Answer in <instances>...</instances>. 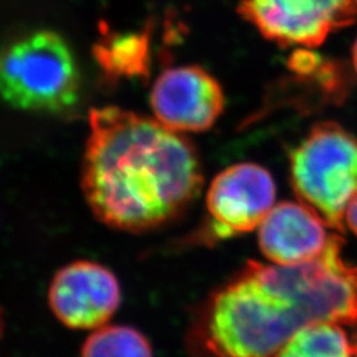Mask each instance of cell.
Instances as JSON below:
<instances>
[{"instance_id": "6da1fadb", "label": "cell", "mask_w": 357, "mask_h": 357, "mask_svg": "<svg viewBox=\"0 0 357 357\" xmlns=\"http://www.w3.org/2000/svg\"><path fill=\"white\" fill-rule=\"evenodd\" d=\"M203 181L200 156L184 134L121 107L90 110L81 188L105 225L158 229L185 212Z\"/></svg>"}, {"instance_id": "7a4b0ae2", "label": "cell", "mask_w": 357, "mask_h": 357, "mask_svg": "<svg viewBox=\"0 0 357 357\" xmlns=\"http://www.w3.org/2000/svg\"><path fill=\"white\" fill-rule=\"evenodd\" d=\"M339 236L319 258L295 266L250 261L206 302L195 337L213 357H273L319 323L357 321V265Z\"/></svg>"}, {"instance_id": "3957f363", "label": "cell", "mask_w": 357, "mask_h": 357, "mask_svg": "<svg viewBox=\"0 0 357 357\" xmlns=\"http://www.w3.org/2000/svg\"><path fill=\"white\" fill-rule=\"evenodd\" d=\"M81 70L60 33L41 29L0 48V100L23 112L60 114L76 106Z\"/></svg>"}, {"instance_id": "277c9868", "label": "cell", "mask_w": 357, "mask_h": 357, "mask_svg": "<svg viewBox=\"0 0 357 357\" xmlns=\"http://www.w3.org/2000/svg\"><path fill=\"white\" fill-rule=\"evenodd\" d=\"M299 202L331 229L344 231L345 211L357 193V138L335 122L315 123L289 156Z\"/></svg>"}, {"instance_id": "5b68a950", "label": "cell", "mask_w": 357, "mask_h": 357, "mask_svg": "<svg viewBox=\"0 0 357 357\" xmlns=\"http://www.w3.org/2000/svg\"><path fill=\"white\" fill-rule=\"evenodd\" d=\"M237 13L281 47L315 48L357 20L355 0H241Z\"/></svg>"}, {"instance_id": "8992f818", "label": "cell", "mask_w": 357, "mask_h": 357, "mask_svg": "<svg viewBox=\"0 0 357 357\" xmlns=\"http://www.w3.org/2000/svg\"><path fill=\"white\" fill-rule=\"evenodd\" d=\"M275 195L274 178L259 165L243 162L222 169L206 192L209 236L228 240L259 228Z\"/></svg>"}, {"instance_id": "52a82bcc", "label": "cell", "mask_w": 357, "mask_h": 357, "mask_svg": "<svg viewBox=\"0 0 357 357\" xmlns=\"http://www.w3.org/2000/svg\"><path fill=\"white\" fill-rule=\"evenodd\" d=\"M150 106L155 119L172 131L204 132L224 113L225 96L204 68L180 65L168 68L155 79Z\"/></svg>"}, {"instance_id": "ba28073f", "label": "cell", "mask_w": 357, "mask_h": 357, "mask_svg": "<svg viewBox=\"0 0 357 357\" xmlns=\"http://www.w3.org/2000/svg\"><path fill=\"white\" fill-rule=\"evenodd\" d=\"M122 289L110 268L79 259L60 268L50 284L48 303L53 315L72 330H97L114 317Z\"/></svg>"}, {"instance_id": "9c48e42d", "label": "cell", "mask_w": 357, "mask_h": 357, "mask_svg": "<svg viewBox=\"0 0 357 357\" xmlns=\"http://www.w3.org/2000/svg\"><path fill=\"white\" fill-rule=\"evenodd\" d=\"M339 236L302 202H281L259 225L258 245L271 264L295 266L319 258Z\"/></svg>"}, {"instance_id": "30bf717a", "label": "cell", "mask_w": 357, "mask_h": 357, "mask_svg": "<svg viewBox=\"0 0 357 357\" xmlns=\"http://www.w3.org/2000/svg\"><path fill=\"white\" fill-rule=\"evenodd\" d=\"M94 57L110 78L147 77L151 65L150 33H107L96 44Z\"/></svg>"}, {"instance_id": "8fae6325", "label": "cell", "mask_w": 357, "mask_h": 357, "mask_svg": "<svg viewBox=\"0 0 357 357\" xmlns=\"http://www.w3.org/2000/svg\"><path fill=\"white\" fill-rule=\"evenodd\" d=\"M343 324L319 323L298 332L273 357H354Z\"/></svg>"}, {"instance_id": "7c38bea8", "label": "cell", "mask_w": 357, "mask_h": 357, "mask_svg": "<svg viewBox=\"0 0 357 357\" xmlns=\"http://www.w3.org/2000/svg\"><path fill=\"white\" fill-rule=\"evenodd\" d=\"M81 357H153L149 339L130 326H103L91 332Z\"/></svg>"}, {"instance_id": "4fadbf2b", "label": "cell", "mask_w": 357, "mask_h": 357, "mask_svg": "<svg viewBox=\"0 0 357 357\" xmlns=\"http://www.w3.org/2000/svg\"><path fill=\"white\" fill-rule=\"evenodd\" d=\"M344 224L357 237V193L345 211Z\"/></svg>"}, {"instance_id": "5bb4252c", "label": "cell", "mask_w": 357, "mask_h": 357, "mask_svg": "<svg viewBox=\"0 0 357 357\" xmlns=\"http://www.w3.org/2000/svg\"><path fill=\"white\" fill-rule=\"evenodd\" d=\"M352 66H354V70L357 76V38L352 45Z\"/></svg>"}, {"instance_id": "9a60e30c", "label": "cell", "mask_w": 357, "mask_h": 357, "mask_svg": "<svg viewBox=\"0 0 357 357\" xmlns=\"http://www.w3.org/2000/svg\"><path fill=\"white\" fill-rule=\"evenodd\" d=\"M4 326H6L4 314H3V311H1V308H0V339H1V336H3V332H4Z\"/></svg>"}, {"instance_id": "2e32d148", "label": "cell", "mask_w": 357, "mask_h": 357, "mask_svg": "<svg viewBox=\"0 0 357 357\" xmlns=\"http://www.w3.org/2000/svg\"><path fill=\"white\" fill-rule=\"evenodd\" d=\"M355 1H356V4H357V0H355Z\"/></svg>"}]
</instances>
